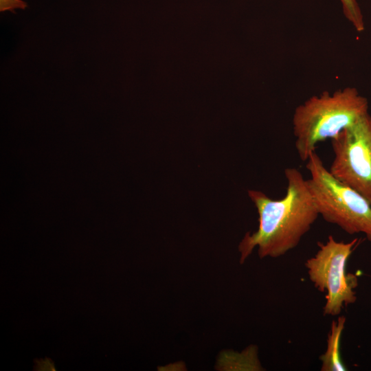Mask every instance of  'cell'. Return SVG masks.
<instances>
[{"instance_id":"obj_3","label":"cell","mask_w":371,"mask_h":371,"mask_svg":"<svg viewBox=\"0 0 371 371\" xmlns=\"http://www.w3.org/2000/svg\"><path fill=\"white\" fill-rule=\"evenodd\" d=\"M306 179L319 214L349 234H363L371 243V203L332 175L313 151L306 164Z\"/></svg>"},{"instance_id":"obj_1","label":"cell","mask_w":371,"mask_h":371,"mask_svg":"<svg viewBox=\"0 0 371 371\" xmlns=\"http://www.w3.org/2000/svg\"><path fill=\"white\" fill-rule=\"evenodd\" d=\"M285 195L273 200L258 190H248L259 216L257 230L247 232L238 250L243 263L258 247L260 258H278L296 247L319 216L306 179L295 168L284 169Z\"/></svg>"},{"instance_id":"obj_6","label":"cell","mask_w":371,"mask_h":371,"mask_svg":"<svg viewBox=\"0 0 371 371\" xmlns=\"http://www.w3.org/2000/svg\"><path fill=\"white\" fill-rule=\"evenodd\" d=\"M346 321V317L341 315L337 320L332 322L327 337L326 350L319 357L322 371L347 370L341 356V339Z\"/></svg>"},{"instance_id":"obj_4","label":"cell","mask_w":371,"mask_h":371,"mask_svg":"<svg viewBox=\"0 0 371 371\" xmlns=\"http://www.w3.org/2000/svg\"><path fill=\"white\" fill-rule=\"evenodd\" d=\"M359 243L357 238L344 242L330 235L324 243H317L319 249L305 262L311 282L320 292L326 293L324 315H339L343 308L357 300L355 289L358 279L355 274L347 273L346 265Z\"/></svg>"},{"instance_id":"obj_7","label":"cell","mask_w":371,"mask_h":371,"mask_svg":"<svg viewBox=\"0 0 371 371\" xmlns=\"http://www.w3.org/2000/svg\"><path fill=\"white\" fill-rule=\"evenodd\" d=\"M344 14L355 29L359 32L364 30V21L357 0H339Z\"/></svg>"},{"instance_id":"obj_2","label":"cell","mask_w":371,"mask_h":371,"mask_svg":"<svg viewBox=\"0 0 371 371\" xmlns=\"http://www.w3.org/2000/svg\"><path fill=\"white\" fill-rule=\"evenodd\" d=\"M368 101L356 88L312 96L295 108L293 115L295 147L306 161L318 143L332 139L344 129L368 113Z\"/></svg>"},{"instance_id":"obj_8","label":"cell","mask_w":371,"mask_h":371,"mask_svg":"<svg viewBox=\"0 0 371 371\" xmlns=\"http://www.w3.org/2000/svg\"><path fill=\"white\" fill-rule=\"evenodd\" d=\"M26 7V3L22 0H0L1 12L9 10L15 13V9L20 8L24 10Z\"/></svg>"},{"instance_id":"obj_5","label":"cell","mask_w":371,"mask_h":371,"mask_svg":"<svg viewBox=\"0 0 371 371\" xmlns=\"http://www.w3.org/2000/svg\"><path fill=\"white\" fill-rule=\"evenodd\" d=\"M330 172L371 203V115L360 117L331 139Z\"/></svg>"}]
</instances>
